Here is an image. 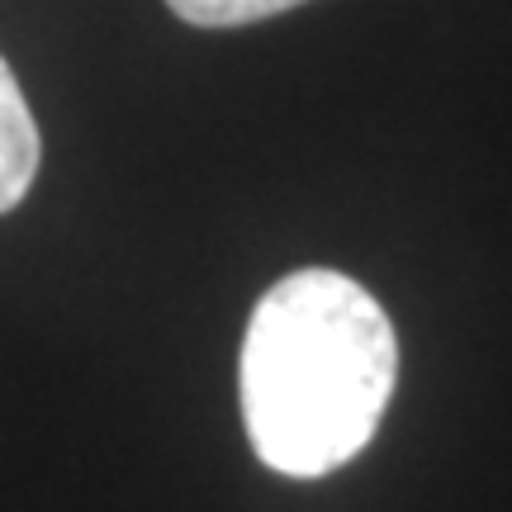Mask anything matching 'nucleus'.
Listing matches in <instances>:
<instances>
[{
    "instance_id": "3",
    "label": "nucleus",
    "mask_w": 512,
    "mask_h": 512,
    "mask_svg": "<svg viewBox=\"0 0 512 512\" xmlns=\"http://www.w3.org/2000/svg\"><path fill=\"white\" fill-rule=\"evenodd\" d=\"M171 15H181L185 24H200V29H238V24H256V19H271L280 10H294L304 0H166Z\"/></svg>"
},
{
    "instance_id": "2",
    "label": "nucleus",
    "mask_w": 512,
    "mask_h": 512,
    "mask_svg": "<svg viewBox=\"0 0 512 512\" xmlns=\"http://www.w3.org/2000/svg\"><path fill=\"white\" fill-rule=\"evenodd\" d=\"M38 157H43V147H38V124L29 114V100L19 91L10 62L0 57V214H10L29 195V185L38 176Z\"/></svg>"
},
{
    "instance_id": "1",
    "label": "nucleus",
    "mask_w": 512,
    "mask_h": 512,
    "mask_svg": "<svg viewBox=\"0 0 512 512\" xmlns=\"http://www.w3.org/2000/svg\"><path fill=\"white\" fill-rule=\"evenodd\" d=\"M399 342L375 294L323 266L275 280L242 337V418L275 475L318 479L380 427Z\"/></svg>"
}]
</instances>
